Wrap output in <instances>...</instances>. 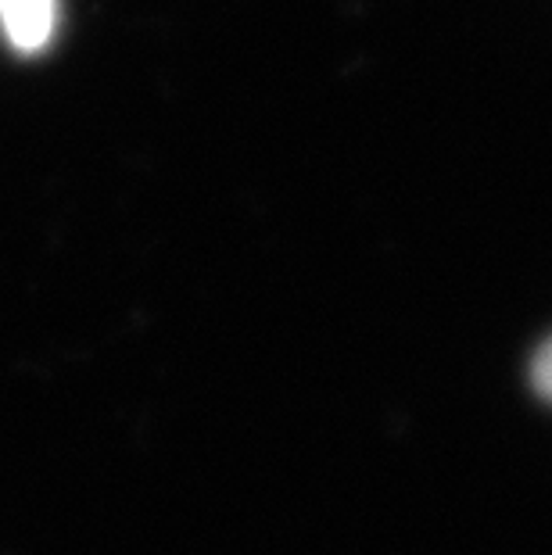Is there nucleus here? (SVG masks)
<instances>
[{
	"mask_svg": "<svg viewBox=\"0 0 552 555\" xmlns=\"http://www.w3.org/2000/svg\"><path fill=\"white\" fill-rule=\"evenodd\" d=\"M57 0H0V26L22 54L43 51L54 37Z\"/></svg>",
	"mask_w": 552,
	"mask_h": 555,
	"instance_id": "f257e3e1",
	"label": "nucleus"
},
{
	"mask_svg": "<svg viewBox=\"0 0 552 555\" xmlns=\"http://www.w3.org/2000/svg\"><path fill=\"white\" fill-rule=\"evenodd\" d=\"M531 384L545 401H552V340H545V348L531 362Z\"/></svg>",
	"mask_w": 552,
	"mask_h": 555,
	"instance_id": "f03ea898",
	"label": "nucleus"
}]
</instances>
